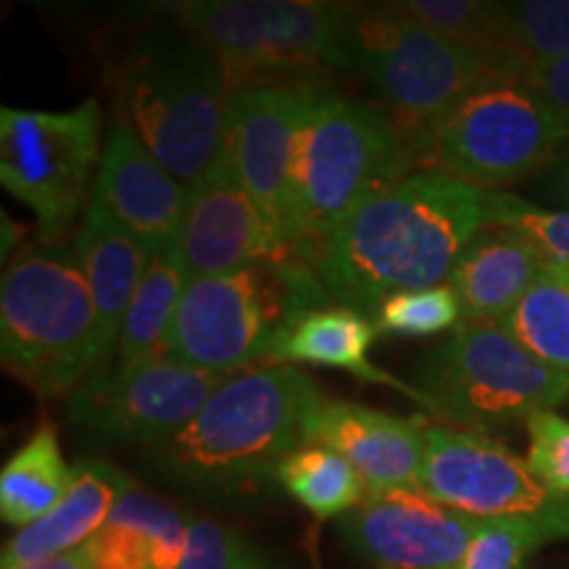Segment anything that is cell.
<instances>
[{
  "label": "cell",
  "instance_id": "e0dca14e",
  "mask_svg": "<svg viewBox=\"0 0 569 569\" xmlns=\"http://www.w3.org/2000/svg\"><path fill=\"white\" fill-rule=\"evenodd\" d=\"M422 417H396L353 401L319 398L306 417L303 443L332 448L367 482L369 493L419 488L425 465Z\"/></svg>",
  "mask_w": 569,
  "mask_h": 569
},
{
  "label": "cell",
  "instance_id": "603a6c76",
  "mask_svg": "<svg viewBox=\"0 0 569 569\" xmlns=\"http://www.w3.org/2000/svg\"><path fill=\"white\" fill-rule=\"evenodd\" d=\"M377 327L369 317L348 306L327 303L303 315L290 327V332L277 348L272 365H311L330 367L359 377L361 382L388 386L401 390L411 401H419L415 386H407L398 377L388 375L386 369L372 365V351Z\"/></svg>",
  "mask_w": 569,
  "mask_h": 569
},
{
  "label": "cell",
  "instance_id": "4dcf8cb0",
  "mask_svg": "<svg viewBox=\"0 0 569 569\" xmlns=\"http://www.w3.org/2000/svg\"><path fill=\"white\" fill-rule=\"evenodd\" d=\"M180 569H282V559L227 525L193 519Z\"/></svg>",
  "mask_w": 569,
  "mask_h": 569
},
{
  "label": "cell",
  "instance_id": "d6a6232c",
  "mask_svg": "<svg viewBox=\"0 0 569 569\" xmlns=\"http://www.w3.org/2000/svg\"><path fill=\"white\" fill-rule=\"evenodd\" d=\"M553 543L549 530L528 519H482L459 569H525L532 551Z\"/></svg>",
  "mask_w": 569,
  "mask_h": 569
},
{
  "label": "cell",
  "instance_id": "cb8c5ba5",
  "mask_svg": "<svg viewBox=\"0 0 569 569\" xmlns=\"http://www.w3.org/2000/svg\"><path fill=\"white\" fill-rule=\"evenodd\" d=\"M184 288L188 272L177 246L153 253L119 332L117 353L109 367L113 375H130L132 369L167 353V340Z\"/></svg>",
  "mask_w": 569,
  "mask_h": 569
},
{
  "label": "cell",
  "instance_id": "e575fe53",
  "mask_svg": "<svg viewBox=\"0 0 569 569\" xmlns=\"http://www.w3.org/2000/svg\"><path fill=\"white\" fill-rule=\"evenodd\" d=\"M522 84L540 96V101L549 106L561 122L569 127V56L551 63V67L536 71Z\"/></svg>",
  "mask_w": 569,
  "mask_h": 569
},
{
  "label": "cell",
  "instance_id": "7402d4cb",
  "mask_svg": "<svg viewBox=\"0 0 569 569\" xmlns=\"http://www.w3.org/2000/svg\"><path fill=\"white\" fill-rule=\"evenodd\" d=\"M190 522L172 503L132 486L84 549L96 569H180Z\"/></svg>",
  "mask_w": 569,
  "mask_h": 569
},
{
  "label": "cell",
  "instance_id": "484cf974",
  "mask_svg": "<svg viewBox=\"0 0 569 569\" xmlns=\"http://www.w3.org/2000/svg\"><path fill=\"white\" fill-rule=\"evenodd\" d=\"M71 480L74 467L63 459L56 425L42 419L0 469V517L19 530L30 528L67 496Z\"/></svg>",
  "mask_w": 569,
  "mask_h": 569
},
{
  "label": "cell",
  "instance_id": "836d02e7",
  "mask_svg": "<svg viewBox=\"0 0 569 569\" xmlns=\"http://www.w3.org/2000/svg\"><path fill=\"white\" fill-rule=\"evenodd\" d=\"M528 457L525 465L551 493L569 496V419L557 411H538L525 422Z\"/></svg>",
  "mask_w": 569,
  "mask_h": 569
},
{
  "label": "cell",
  "instance_id": "f1b7e54d",
  "mask_svg": "<svg viewBox=\"0 0 569 569\" xmlns=\"http://www.w3.org/2000/svg\"><path fill=\"white\" fill-rule=\"evenodd\" d=\"M375 6L390 17L411 21L448 40L482 48L486 53L493 48L503 9V3H482V0H396V3Z\"/></svg>",
  "mask_w": 569,
  "mask_h": 569
},
{
  "label": "cell",
  "instance_id": "ffe728a7",
  "mask_svg": "<svg viewBox=\"0 0 569 569\" xmlns=\"http://www.w3.org/2000/svg\"><path fill=\"white\" fill-rule=\"evenodd\" d=\"M546 267L549 256L528 238L486 224L461 251L448 284L457 290L465 322L503 325Z\"/></svg>",
  "mask_w": 569,
  "mask_h": 569
},
{
  "label": "cell",
  "instance_id": "1f68e13d",
  "mask_svg": "<svg viewBox=\"0 0 569 569\" xmlns=\"http://www.w3.org/2000/svg\"><path fill=\"white\" fill-rule=\"evenodd\" d=\"M488 224L522 234L551 261L569 264V209H546L511 193H488Z\"/></svg>",
  "mask_w": 569,
  "mask_h": 569
},
{
  "label": "cell",
  "instance_id": "ba28073f",
  "mask_svg": "<svg viewBox=\"0 0 569 569\" xmlns=\"http://www.w3.org/2000/svg\"><path fill=\"white\" fill-rule=\"evenodd\" d=\"M222 63L230 88L277 71L353 69L361 6L317 0H188L159 6Z\"/></svg>",
  "mask_w": 569,
  "mask_h": 569
},
{
  "label": "cell",
  "instance_id": "8992f818",
  "mask_svg": "<svg viewBox=\"0 0 569 569\" xmlns=\"http://www.w3.org/2000/svg\"><path fill=\"white\" fill-rule=\"evenodd\" d=\"M0 359L42 398L71 396L101 369L96 301L74 248L40 243L6 267Z\"/></svg>",
  "mask_w": 569,
  "mask_h": 569
},
{
  "label": "cell",
  "instance_id": "7c38bea8",
  "mask_svg": "<svg viewBox=\"0 0 569 569\" xmlns=\"http://www.w3.org/2000/svg\"><path fill=\"white\" fill-rule=\"evenodd\" d=\"M419 488L469 517L528 519L553 540H569V496L551 493L525 459L493 436L427 425Z\"/></svg>",
  "mask_w": 569,
  "mask_h": 569
},
{
  "label": "cell",
  "instance_id": "8d00e7d4",
  "mask_svg": "<svg viewBox=\"0 0 569 569\" xmlns=\"http://www.w3.org/2000/svg\"><path fill=\"white\" fill-rule=\"evenodd\" d=\"M0 569H96L90 561L88 549H74L67 553H59V557L32 561V565H19V567H0Z\"/></svg>",
  "mask_w": 569,
  "mask_h": 569
},
{
  "label": "cell",
  "instance_id": "83f0119b",
  "mask_svg": "<svg viewBox=\"0 0 569 569\" xmlns=\"http://www.w3.org/2000/svg\"><path fill=\"white\" fill-rule=\"evenodd\" d=\"M507 332L536 359L569 377V272L549 259L546 272L532 282L507 317Z\"/></svg>",
  "mask_w": 569,
  "mask_h": 569
},
{
  "label": "cell",
  "instance_id": "5b68a950",
  "mask_svg": "<svg viewBox=\"0 0 569 569\" xmlns=\"http://www.w3.org/2000/svg\"><path fill=\"white\" fill-rule=\"evenodd\" d=\"M332 303L301 259H269L188 280L167 340L169 359L219 375L272 365L298 319Z\"/></svg>",
  "mask_w": 569,
  "mask_h": 569
},
{
  "label": "cell",
  "instance_id": "3957f363",
  "mask_svg": "<svg viewBox=\"0 0 569 569\" xmlns=\"http://www.w3.org/2000/svg\"><path fill=\"white\" fill-rule=\"evenodd\" d=\"M415 169V142L388 111L315 84L298 142L290 253L315 264L359 206Z\"/></svg>",
  "mask_w": 569,
  "mask_h": 569
},
{
  "label": "cell",
  "instance_id": "5bb4252c",
  "mask_svg": "<svg viewBox=\"0 0 569 569\" xmlns=\"http://www.w3.org/2000/svg\"><path fill=\"white\" fill-rule=\"evenodd\" d=\"M311 82H253L230 92L224 148L280 243L290 251L296 159Z\"/></svg>",
  "mask_w": 569,
  "mask_h": 569
},
{
  "label": "cell",
  "instance_id": "4fadbf2b",
  "mask_svg": "<svg viewBox=\"0 0 569 569\" xmlns=\"http://www.w3.org/2000/svg\"><path fill=\"white\" fill-rule=\"evenodd\" d=\"M227 380L230 375L206 372L169 356L130 375L103 369L69 396V422L103 443L151 448L188 425Z\"/></svg>",
  "mask_w": 569,
  "mask_h": 569
},
{
  "label": "cell",
  "instance_id": "4316f807",
  "mask_svg": "<svg viewBox=\"0 0 569 569\" xmlns=\"http://www.w3.org/2000/svg\"><path fill=\"white\" fill-rule=\"evenodd\" d=\"M290 498L319 519L343 517L369 496L367 482L332 448L303 443L282 459L274 475Z\"/></svg>",
  "mask_w": 569,
  "mask_h": 569
},
{
  "label": "cell",
  "instance_id": "6da1fadb",
  "mask_svg": "<svg viewBox=\"0 0 569 569\" xmlns=\"http://www.w3.org/2000/svg\"><path fill=\"white\" fill-rule=\"evenodd\" d=\"M486 224V190L415 169L359 206L311 267L332 303L375 317L390 296L448 282Z\"/></svg>",
  "mask_w": 569,
  "mask_h": 569
},
{
  "label": "cell",
  "instance_id": "74e56055",
  "mask_svg": "<svg viewBox=\"0 0 569 569\" xmlns=\"http://www.w3.org/2000/svg\"><path fill=\"white\" fill-rule=\"evenodd\" d=\"M561 267H565V269H567V272H569V264H561Z\"/></svg>",
  "mask_w": 569,
  "mask_h": 569
},
{
  "label": "cell",
  "instance_id": "f546056e",
  "mask_svg": "<svg viewBox=\"0 0 569 569\" xmlns=\"http://www.w3.org/2000/svg\"><path fill=\"white\" fill-rule=\"evenodd\" d=\"M461 322H465V309L457 290L448 282L390 296L375 315L377 332L396 338L443 336L457 330Z\"/></svg>",
  "mask_w": 569,
  "mask_h": 569
},
{
  "label": "cell",
  "instance_id": "44dd1931",
  "mask_svg": "<svg viewBox=\"0 0 569 569\" xmlns=\"http://www.w3.org/2000/svg\"><path fill=\"white\" fill-rule=\"evenodd\" d=\"M134 486L132 478L103 459H82L74 465V480L46 517L19 530L3 546V565L19 567L82 549L103 528L113 507Z\"/></svg>",
  "mask_w": 569,
  "mask_h": 569
},
{
  "label": "cell",
  "instance_id": "d6986e66",
  "mask_svg": "<svg viewBox=\"0 0 569 569\" xmlns=\"http://www.w3.org/2000/svg\"><path fill=\"white\" fill-rule=\"evenodd\" d=\"M71 248L96 301L98 353H101L98 372H103L111 367L127 309L138 293L153 253L98 201H90L84 209Z\"/></svg>",
  "mask_w": 569,
  "mask_h": 569
},
{
  "label": "cell",
  "instance_id": "2e32d148",
  "mask_svg": "<svg viewBox=\"0 0 569 569\" xmlns=\"http://www.w3.org/2000/svg\"><path fill=\"white\" fill-rule=\"evenodd\" d=\"M174 246L188 280L227 274L256 261L296 259L259 211L224 146L209 172L190 188Z\"/></svg>",
  "mask_w": 569,
  "mask_h": 569
},
{
  "label": "cell",
  "instance_id": "d4e9b609",
  "mask_svg": "<svg viewBox=\"0 0 569 569\" xmlns=\"http://www.w3.org/2000/svg\"><path fill=\"white\" fill-rule=\"evenodd\" d=\"M488 56L498 80L517 84L565 59L569 56V0L503 3Z\"/></svg>",
  "mask_w": 569,
  "mask_h": 569
},
{
  "label": "cell",
  "instance_id": "9a60e30c",
  "mask_svg": "<svg viewBox=\"0 0 569 569\" xmlns=\"http://www.w3.org/2000/svg\"><path fill=\"white\" fill-rule=\"evenodd\" d=\"M480 522L422 488H396L369 493L338 532L372 569H459Z\"/></svg>",
  "mask_w": 569,
  "mask_h": 569
},
{
  "label": "cell",
  "instance_id": "52a82bcc",
  "mask_svg": "<svg viewBox=\"0 0 569 569\" xmlns=\"http://www.w3.org/2000/svg\"><path fill=\"white\" fill-rule=\"evenodd\" d=\"M415 390L436 425L490 436L565 403L569 377L536 359L503 325L461 322L417 361Z\"/></svg>",
  "mask_w": 569,
  "mask_h": 569
},
{
  "label": "cell",
  "instance_id": "7a4b0ae2",
  "mask_svg": "<svg viewBox=\"0 0 569 569\" xmlns=\"http://www.w3.org/2000/svg\"><path fill=\"white\" fill-rule=\"evenodd\" d=\"M319 390L293 365L230 377L174 436L148 448L146 465L169 486L203 496H248L272 486L277 467L303 446Z\"/></svg>",
  "mask_w": 569,
  "mask_h": 569
},
{
  "label": "cell",
  "instance_id": "9c48e42d",
  "mask_svg": "<svg viewBox=\"0 0 569 569\" xmlns=\"http://www.w3.org/2000/svg\"><path fill=\"white\" fill-rule=\"evenodd\" d=\"M569 140V127L517 82H493L453 106L417 142V169H436L486 193L528 180Z\"/></svg>",
  "mask_w": 569,
  "mask_h": 569
},
{
  "label": "cell",
  "instance_id": "d590c367",
  "mask_svg": "<svg viewBox=\"0 0 569 569\" xmlns=\"http://www.w3.org/2000/svg\"><path fill=\"white\" fill-rule=\"evenodd\" d=\"M546 193H549L553 201L569 209V151L559 159H553V163L546 172Z\"/></svg>",
  "mask_w": 569,
  "mask_h": 569
},
{
  "label": "cell",
  "instance_id": "30bf717a",
  "mask_svg": "<svg viewBox=\"0 0 569 569\" xmlns=\"http://www.w3.org/2000/svg\"><path fill=\"white\" fill-rule=\"evenodd\" d=\"M101 127L96 98L69 111L0 109V182L34 213L42 246H61L92 201Z\"/></svg>",
  "mask_w": 569,
  "mask_h": 569
},
{
  "label": "cell",
  "instance_id": "ac0fdd59",
  "mask_svg": "<svg viewBox=\"0 0 569 569\" xmlns=\"http://www.w3.org/2000/svg\"><path fill=\"white\" fill-rule=\"evenodd\" d=\"M92 201L101 203L148 251L159 253L177 243L190 188L174 180L122 122H113Z\"/></svg>",
  "mask_w": 569,
  "mask_h": 569
},
{
  "label": "cell",
  "instance_id": "8fae6325",
  "mask_svg": "<svg viewBox=\"0 0 569 569\" xmlns=\"http://www.w3.org/2000/svg\"><path fill=\"white\" fill-rule=\"evenodd\" d=\"M388 106V113L417 142L453 106L498 80L482 48L448 40L377 6H361L356 61Z\"/></svg>",
  "mask_w": 569,
  "mask_h": 569
},
{
  "label": "cell",
  "instance_id": "277c9868",
  "mask_svg": "<svg viewBox=\"0 0 569 569\" xmlns=\"http://www.w3.org/2000/svg\"><path fill=\"white\" fill-rule=\"evenodd\" d=\"M230 80L180 27L142 32L119 74V119L163 169L193 188L224 146Z\"/></svg>",
  "mask_w": 569,
  "mask_h": 569
}]
</instances>
